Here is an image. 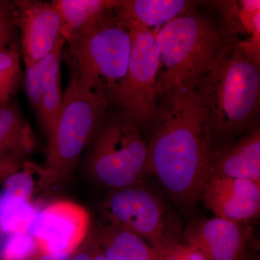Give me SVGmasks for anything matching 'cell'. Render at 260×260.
<instances>
[{
  "instance_id": "obj_27",
  "label": "cell",
  "mask_w": 260,
  "mask_h": 260,
  "mask_svg": "<svg viewBox=\"0 0 260 260\" xmlns=\"http://www.w3.org/2000/svg\"><path fill=\"white\" fill-rule=\"evenodd\" d=\"M90 237H91V235H90ZM92 240H93V260H107L104 253L97 245L96 243L94 242L93 238H92Z\"/></svg>"
},
{
  "instance_id": "obj_23",
  "label": "cell",
  "mask_w": 260,
  "mask_h": 260,
  "mask_svg": "<svg viewBox=\"0 0 260 260\" xmlns=\"http://www.w3.org/2000/svg\"><path fill=\"white\" fill-rule=\"evenodd\" d=\"M162 260H206L194 246L181 242L160 253Z\"/></svg>"
},
{
  "instance_id": "obj_11",
  "label": "cell",
  "mask_w": 260,
  "mask_h": 260,
  "mask_svg": "<svg viewBox=\"0 0 260 260\" xmlns=\"http://www.w3.org/2000/svg\"><path fill=\"white\" fill-rule=\"evenodd\" d=\"M215 217L197 219L183 234L182 242L198 248L206 260H244L252 228Z\"/></svg>"
},
{
  "instance_id": "obj_1",
  "label": "cell",
  "mask_w": 260,
  "mask_h": 260,
  "mask_svg": "<svg viewBox=\"0 0 260 260\" xmlns=\"http://www.w3.org/2000/svg\"><path fill=\"white\" fill-rule=\"evenodd\" d=\"M196 78L164 94L150 127L148 174L158 178L184 209L200 202L205 169L213 151V133L206 109L194 90Z\"/></svg>"
},
{
  "instance_id": "obj_19",
  "label": "cell",
  "mask_w": 260,
  "mask_h": 260,
  "mask_svg": "<svg viewBox=\"0 0 260 260\" xmlns=\"http://www.w3.org/2000/svg\"><path fill=\"white\" fill-rule=\"evenodd\" d=\"M64 45V39L61 38L47 56L25 68V93L35 113L43 93L54 80L61 77V62Z\"/></svg>"
},
{
  "instance_id": "obj_2",
  "label": "cell",
  "mask_w": 260,
  "mask_h": 260,
  "mask_svg": "<svg viewBox=\"0 0 260 260\" xmlns=\"http://www.w3.org/2000/svg\"><path fill=\"white\" fill-rule=\"evenodd\" d=\"M237 42L194 81L211 124L213 150L259 125L260 65L248 59Z\"/></svg>"
},
{
  "instance_id": "obj_21",
  "label": "cell",
  "mask_w": 260,
  "mask_h": 260,
  "mask_svg": "<svg viewBox=\"0 0 260 260\" xmlns=\"http://www.w3.org/2000/svg\"><path fill=\"white\" fill-rule=\"evenodd\" d=\"M63 102L61 77L54 80L43 93L37 113L38 119L46 135L50 133L59 114Z\"/></svg>"
},
{
  "instance_id": "obj_16",
  "label": "cell",
  "mask_w": 260,
  "mask_h": 260,
  "mask_svg": "<svg viewBox=\"0 0 260 260\" xmlns=\"http://www.w3.org/2000/svg\"><path fill=\"white\" fill-rule=\"evenodd\" d=\"M39 202L23 203L0 191V260H9L25 240Z\"/></svg>"
},
{
  "instance_id": "obj_9",
  "label": "cell",
  "mask_w": 260,
  "mask_h": 260,
  "mask_svg": "<svg viewBox=\"0 0 260 260\" xmlns=\"http://www.w3.org/2000/svg\"><path fill=\"white\" fill-rule=\"evenodd\" d=\"M91 227L88 210L74 202L61 200L41 207L29 231L41 254H70L83 244Z\"/></svg>"
},
{
  "instance_id": "obj_15",
  "label": "cell",
  "mask_w": 260,
  "mask_h": 260,
  "mask_svg": "<svg viewBox=\"0 0 260 260\" xmlns=\"http://www.w3.org/2000/svg\"><path fill=\"white\" fill-rule=\"evenodd\" d=\"M65 43L93 28L116 9L120 0H52Z\"/></svg>"
},
{
  "instance_id": "obj_24",
  "label": "cell",
  "mask_w": 260,
  "mask_h": 260,
  "mask_svg": "<svg viewBox=\"0 0 260 260\" xmlns=\"http://www.w3.org/2000/svg\"><path fill=\"white\" fill-rule=\"evenodd\" d=\"M25 158L10 156L0 158V183L3 184L7 178L21 167Z\"/></svg>"
},
{
  "instance_id": "obj_14",
  "label": "cell",
  "mask_w": 260,
  "mask_h": 260,
  "mask_svg": "<svg viewBox=\"0 0 260 260\" xmlns=\"http://www.w3.org/2000/svg\"><path fill=\"white\" fill-rule=\"evenodd\" d=\"M90 234L107 260H162L139 236L107 220L91 227Z\"/></svg>"
},
{
  "instance_id": "obj_4",
  "label": "cell",
  "mask_w": 260,
  "mask_h": 260,
  "mask_svg": "<svg viewBox=\"0 0 260 260\" xmlns=\"http://www.w3.org/2000/svg\"><path fill=\"white\" fill-rule=\"evenodd\" d=\"M131 49L129 29L114 10L93 28L65 43L62 58L71 79L88 90L107 94L114 103Z\"/></svg>"
},
{
  "instance_id": "obj_12",
  "label": "cell",
  "mask_w": 260,
  "mask_h": 260,
  "mask_svg": "<svg viewBox=\"0 0 260 260\" xmlns=\"http://www.w3.org/2000/svg\"><path fill=\"white\" fill-rule=\"evenodd\" d=\"M200 201L215 217L248 223L259 217L260 181L237 178H210L202 187Z\"/></svg>"
},
{
  "instance_id": "obj_22",
  "label": "cell",
  "mask_w": 260,
  "mask_h": 260,
  "mask_svg": "<svg viewBox=\"0 0 260 260\" xmlns=\"http://www.w3.org/2000/svg\"><path fill=\"white\" fill-rule=\"evenodd\" d=\"M14 1L0 0V51L19 40Z\"/></svg>"
},
{
  "instance_id": "obj_20",
  "label": "cell",
  "mask_w": 260,
  "mask_h": 260,
  "mask_svg": "<svg viewBox=\"0 0 260 260\" xmlns=\"http://www.w3.org/2000/svg\"><path fill=\"white\" fill-rule=\"evenodd\" d=\"M20 42L0 51V107L14 100L22 78Z\"/></svg>"
},
{
  "instance_id": "obj_17",
  "label": "cell",
  "mask_w": 260,
  "mask_h": 260,
  "mask_svg": "<svg viewBox=\"0 0 260 260\" xmlns=\"http://www.w3.org/2000/svg\"><path fill=\"white\" fill-rule=\"evenodd\" d=\"M198 4L187 0H120L115 12L125 23L159 30L173 19L196 9Z\"/></svg>"
},
{
  "instance_id": "obj_13",
  "label": "cell",
  "mask_w": 260,
  "mask_h": 260,
  "mask_svg": "<svg viewBox=\"0 0 260 260\" xmlns=\"http://www.w3.org/2000/svg\"><path fill=\"white\" fill-rule=\"evenodd\" d=\"M217 177L260 181L259 125L213 150L205 169L204 183Z\"/></svg>"
},
{
  "instance_id": "obj_10",
  "label": "cell",
  "mask_w": 260,
  "mask_h": 260,
  "mask_svg": "<svg viewBox=\"0 0 260 260\" xmlns=\"http://www.w3.org/2000/svg\"><path fill=\"white\" fill-rule=\"evenodd\" d=\"M20 51L25 68L47 56L61 39L60 18L51 2L15 0Z\"/></svg>"
},
{
  "instance_id": "obj_26",
  "label": "cell",
  "mask_w": 260,
  "mask_h": 260,
  "mask_svg": "<svg viewBox=\"0 0 260 260\" xmlns=\"http://www.w3.org/2000/svg\"><path fill=\"white\" fill-rule=\"evenodd\" d=\"M73 253H45L41 254L31 260H70Z\"/></svg>"
},
{
  "instance_id": "obj_25",
  "label": "cell",
  "mask_w": 260,
  "mask_h": 260,
  "mask_svg": "<svg viewBox=\"0 0 260 260\" xmlns=\"http://www.w3.org/2000/svg\"><path fill=\"white\" fill-rule=\"evenodd\" d=\"M70 260H93V240L90 233L83 244L73 252Z\"/></svg>"
},
{
  "instance_id": "obj_7",
  "label": "cell",
  "mask_w": 260,
  "mask_h": 260,
  "mask_svg": "<svg viewBox=\"0 0 260 260\" xmlns=\"http://www.w3.org/2000/svg\"><path fill=\"white\" fill-rule=\"evenodd\" d=\"M101 210L104 220L135 233L159 254L182 242L180 219L162 195L144 180L109 190Z\"/></svg>"
},
{
  "instance_id": "obj_8",
  "label": "cell",
  "mask_w": 260,
  "mask_h": 260,
  "mask_svg": "<svg viewBox=\"0 0 260 260\" xmlns=\"http://www.w3.org/2000/svg\"><path fill=\"white\" fill-rule=\"evenodd\" d=\"M125 24L131 34V54L114 105L142 130L151 126L158 109L155 95L160 70V58L155 42L158 29L137 23Z\"/></svg>"
},
{
  "instance_id": "obj_5",
  "label": "cell",
  "mask_w": 260,
  "mask_h": 260,
  "mask_svg": "<svg viewBox=\"0 0 260 260\" xmlns=\"http://www.w3.org/2000/svg\"><path fill=\"white\" fill-rule=\"evenodd\" d=\"M85 150L89 177L109 190L133 185L148 174V143L120 111H109Z\"/></svg>"
},
{
  "instance_id": "obj_6",
  "label": "cell",
  "mask_w": 260,
  "mask_h": 260,
  "mask_svg": "<svg viewBox=\"0 0 260 260\" xmlns=\"http://www.w3.org/2000/svg\"><path fill=\"white\" fill-rule=\"evenodd\" d=\"M114 101L105 93L84 88L70 78L63 92L60 114L47 135L45 167L59 181L71 177L84 150Z\"/></svg>"
},
{
  "instance_id": "obj_3",
  "label": "cell",
  "mask_w": 260,
  "mask_h": 260,
  "mask_svg": "<svg viewBox=\"0 0 260 260\" xmlns=\"http://www.w3.org/2000/svg\"><path fill=\"white\" fill-rule=\"evenodd\" d=\"M237 39L229 37L209 15L189 10L156 30L160 58L155 95L213 69Z\"/></svg>"
},
{
  "instance_id": "obj_18",
  "label": "cell",
  "mask_w": 260,
  "mask_h": 260,
  "mask_svg": "<svg viewBox=\"0 0 260 260\" xmlns=\"http://www.w3.org/2000/svg\"><path fill=\"white\" fill-rule=\"evenodd\" d=\"M37 138L18 102L0 107V158H25L37 148Z\"/></svg>"
}]
</instances>
